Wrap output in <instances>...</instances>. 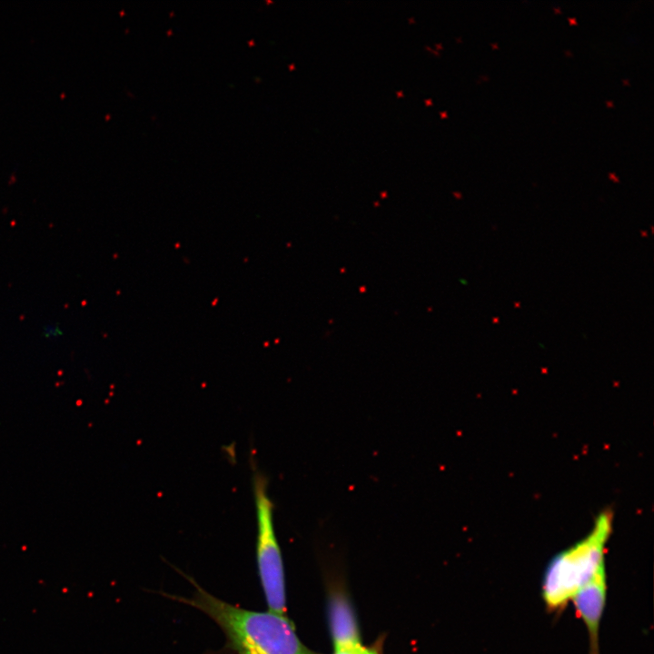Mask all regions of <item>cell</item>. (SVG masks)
Returning a JSON list of instances; mask_svg holds the SVG:
<instances>
[{"label":"cell","mask_w":654,"mask_h":654,"mask_svg":"<svg viewBox=\"0 0 654 654\" xmlns=\"http://www.w3.org/2000/svg\"><path fill=\"white\" fill-rule=\"evenodd\" d=\"M42 335L46 340L54 341L64 335L62 328L56 323L45 325L43 329Z\"/></svg>","instance_id":"7"},{"label":"cell","mask_w":654,"mask_h":654,"mask_svg":"<svg viewBox=\"0 0 654 654\" xmlns=\"http://www.w3.org/2000/svg\"><path fill=\"white\" fill-rule=\"evenodd\" d=\"M607 598L606 570L600 571L572 598L576 613L589 635V654H600L599 632Z\"/></svg>","instance_id":"4"},{"label":"cell","mask_w":654,"mask_h":654,"mask_svg":"<svg viewBox=\"0 0 654 654\" xmlns=\"http://www.w3.org/2000/svg\"><path fill=\"white\" fill-rule=\"evenodd\" d=\"M569 20L570 21V24H575V23H576L575 18H574V19H569Z\"/></svg>","instance_id":"8"},{"label":"cell","mask_w":654,"mask_h":654,"mask_svg":"<svg viewBox=\"0 0 654 654\" xmlns=\"http://www.w3.org/2000/svg\"><path fill=\"white\" fill-rule=\"evenodd\" d=\"M190 599L179 598L208 615L223 631L227 646L237 654H310L292 622L268 609L255 611L232 605L198 585Z\"/></svg>","instance_id":"1"},{"label":"cell","mask_w":654,"mask_h":654,"mask_svg":"<svg viewBox=\"0 0 654 654\" xmlns=\"http://www.w3.org/2000/svg\"><path fill=\"white\" fill-rule=\"evenodd\" d=\"M333 654H380L376 649L372 648H367L362 645V643L341 649H335Z\"/></svg>","instance_id":"6"},{"label":"cell","mask_w":654,"mask_h":654,"mask_svg":"<svg viewBox=\"0 0 654 654\" xmlns=\"http://www.w3.org/2000/svg\"><path fill=\"white\" fill-rule=\"evenodd\" d=\"M611 530L612 516L603 511L584 538L550 560L541 583L547 609L562 610L577 592L606 570L605 551Z\"/></svg>","instance_id":"2"},{"label":"cell","mask_w":654,"mask_h":654,"mask_svg":"<svg viewBox=\"0 0 654 654\" xmlns=\"http://www.w3.org/2000/svg\"><path fill=\"white\" fill-rule=\"evenodd\" d=\"M330 619L334 650L361 643L355 618L342 598L334 599L331 603Z\"/></svg>","instance_id":"5"},{"label":"cell","mask_w":654,"mask_h":654,"mask_svg":"<svg viewBox=\"0 0 654 654\" xmlns=\"http://www.w3.org/2000/svg\"><path fill=\"white\" fill-rule=\"evenodd\" d=\"M252 469L258 573L269 610L285 614L284 570L273 524L274 504L268 492V479L257 469L253 460Z\"/></svg>","instance_id":"3"}]
</instances>
